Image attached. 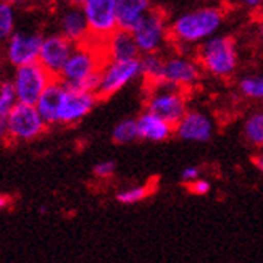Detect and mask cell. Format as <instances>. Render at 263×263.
<instances>
[{"mask_svg":"<svg viewBox=\"0 0 263 263\" xmlns=\"http://www.w3.org/2000/svg\"><path fill=\"white\" fill-rule=\"evenodd\" d=\"M226 2L236 8L250 11V13H255V15L263 11V0H226Z\"/></svg>","mask_w":263,"mask_h":263,"instance_id":"obj_28","label":"cell"},{"mask_svg":"<svg viewBox=\"0 0 263 263\" xmlns=\"http://www.w3.org/2000/svg\"><path fill=\"white\" fill-rule=\"evenodd\" d=\"M10 144L8 142V129H7V121L5 118H0V145Z\"/></svg>","mask_w":263,"mask_h":263,"instance_id":"obj_32","label":"cell"},{"mask_svg":"<svg viewBox=\"0 0 263 263\" xmlns=\"http://www.w3.org/2000/svg\"><path fill=\"white\" fill-rule=\"evenodd\" d=\"M115 170H117V165L113 163L111 160H104V162H99L94 166L92 173L97 179L105 181V179H110L113 175H115Z\"/></svg>","mask_w":263,"mask_h":263,"instance_id":"obj_27","label":"cell"},{"mask_svg":"<svg viewBox=\"0 0 263 263\" xmlns=\"http://www.w3.org/2000/svg\"><path fill=\"white\" fill-rule=\"evenodd\" d=\"M141 78V62L126 60V62H111L107 60L100 70L99 86L96 94L100 99H108L120 92L128 84Z\"/></svg>","mask_w":263,"mask_h":263,"instance_id":"obj_9","label":"cell"},{"mask_svg":"<svg viewBox=\"0 0 263 263\" xmlns=\"http://www.w3.org/2000/svg\"><path fill=\"white\" fill-rule=\"evenodd\" d=\"M154 7H155L154 0H118L117 2L118 29L131 32Z\"/></svg>","mask_w":263,"mask_h":263,"instance_id":"obj_18","label":"cell"},{"mask_svg":"<svg viewBox=\"0 0 263 263\" xmlns=\"http://www.w3.org/2000/svg\"><path fill=\"white\" fill-rule=\"evenodd\" d=\"M16 31V10L15 7L0 0V42H7Z\"/></svg>","mask_w":263,"mask_h":263,"instance_id":"obj_23","label":"cell"},{"mask_svg":"<svg viewBox=\"0 0 263 263\" xmlns=\"http://www.w3.org/2000/svg\"><path fill=\"white\" fill-rule=\"evenodd\" d=\"M5 2H8V4H11L13 7H16V5H25V4L31 2V0H5Z\"/></svg>","mask_w":263,"mask_h":263,"instance_id":"obj_35","label":"cell"},{"mask_svg":"<svg viewBox=\"0 0 263 263\" xmlns=\"http://www.w3.org/2000/svg\"><path fill=\"white\" fill-rule=\"evenodd\" d=\"M187 187H189V191L194 194V196H207V194L210 192V189H212L210 182L207 179H203V178H199L194 182H191Z\"/></svg>","mask_w":263,"mask_h":263,"instance_id":"obj_29","label":"cell"},{"mask_svg":"<svg viewBox=\"0 0 263 263\" xmlns=\"http://www.w3.org/2000/svg\"><path fill=\"white\" fill-rule=\"evenodd\" d=\"M139 139L148 142H163L175 134V126L151 111H142L136 118Z\"/></svg>","mask_w":263,"mask_h":263,"instance_id":"obj_17","label":"cell"},{"mask_svg":"<svg viewBox=\"0 0 263 263\" xmlns=\"http://www.w3.org/2000/svg\"><path fill=\"white\" fill-rule=\"evenodd\" d=\"M179 2H191V0H179Z\"/></svg>","mask_w":263,"mask_h":263,"instance_id":"obj_38","label":"cell"},{"mask_svg":"<svg viewBox=\"0 0 263 263\" xmlns=\"http://www.w3.org/2000/svg\"><path fill=\"white\" fill-rule=\"evenodd\" d=\"M213 120L200 110H189L175 126V136L187 142H209L213 136Z\"/></svg>","mask_w":263,"mask_h":263,"instance_id":"obj_15","label":"cell"},{"mask_svg":"<svg viewBox=\"0 0 263 263\" xmlns=\"http://www.w3.org/2000/svg\"><path fill=\"white\" fill-rule=\"evenodd\" d=\"M203 2H215V4H220L221 0H203Z\"/></svg>","mask_w":263,"mask_h":263,"instance_id":"obj_37","label":"cell"},{"mask_svg":"<svg viewBox=\"0 0 263 263\" xmlns=\"http://www.w3.org/2000/svg\"><path fill=\"white\" fill-rule=\"evenodd\" d=\"M63 92H65V86L59 79H53L49 84V87L44 90V94L37 100V104L34 105L47 126H53L59 121V110H60Z\"/></svg>","mask_w":263,"mask_h":263,"instance_id":"obj_19","label":"cell"},{"mask_svg":"<svg viewBox=\"0 0 263 263\" xmlns=\"http://www.w3.org/2000/svg\"><path fill=\"white\" fill-rule=\"evenodd\" d=\"M199 178H200V170L197 166H186L181 171V181L187 186Z\"/></svg>","mask_w":263,"mask_h":263,"instance_id":"obj_30","label":"cell"},{"mask_svg":"<svg viewBox=\"0 0 263 263\" xmlns=\"http://www.w3.org/2000/svg\"><path fill=\"white\" fill-rule=\"evenodd\" d=\"M226 21V8L221 4L203 2L181 10L170 18V37L176 52L194 55L197 47L220 34Z\"/></svg>","mask_w":263,"mask_h":263,"instance_id":"obj_1","label":"cell"},{"mask_svg":"<svg viewBox=\"0 0 263 263\" xmlns=\"http://www.w3.org/2000/svg\"><path fill=\"white\" fill-rule=\"evenodd\" d=\"M155 184H139V186H133V187H126L117 194V200L123 205H136L142 200H145L147 197H151L154 191H155Z\"/></svg>","mask_w":263,"mask_h":263,"instance_id":"obj_24","label":"cell"},{"mask_svg":"<svg viewBox=\"0 0 263 263\" xmlns=\"http://www.w3.org/2000/svg\"><path fill=\"white\" fill-rule=\"evenodd\" d=\"M252 163L260 171V173L263 175V152H260V154H257V155L252 157Z\"/></svg>","mask_w":263,"mask_h":263,"instance_id":"obj_33","label":"cell"},{"mask_svg":"<svg viewBox=\"0 0 263 263\" xmlns=\"http://www.w3.org/2000/svg\"><path fill=\"white\" fill-rule=\"evenodd\" d=\"M57 29H59V34L74 45H81L90 41L87 21L81 7L66 4V7H63L57 16Z\"/></svg>","mask_w":263,"mask_h":263,"instance_id":"obj_14","label":"cell"},{"mask_svg":"<svg viewBox=\"0 0 263 263\" xmlns=\"http://www.w3.org/2000/svg\"><path fill=\"white\" fill-rule=\"evenodd\" d=\"M196 59L205 74L215 79H231L239 68V49L231 34H216L196 50Z\"/></svg>","mask_w":263,"mask_h":263,"instance_id":"obj_3","label":"cell"},{"mask_svg":"<svg viewBox=\"0 0 263 263\" xmlns=\"http://www.w3.org/2000/svg\"><path fill=\"white\" fill-rule=\"evenodd\" d=\"M242 134L250 145L263 147V108L252 111L244 120Z\"/></svg>","mask_w":263,"mask_h":263,"instance_id":"obj_22","label":"cell"},{"mask_svg":"<svg viewBox=\"0 0 263 263\" xmlns=\"http://www.w3.org/2000/svg\"><path fill=\"white\" fill-rule=\"evenodd\" d=\"M136 139H139V134H137L136 120H133V118H126V120L120 121L111 131V141L118 145L131 144Z\"/></svg>","mask_w":263,"mask_h":263,"instance_id":"obj_25","label":"cell"},{"mask_svg":"<svg viewBox=\"0 0 263 263\" xmlns=\"http://www.w3.org/2000/svg\"><path fill=\"white\" fill-rule=\"evenodd\" d=\"M117 2L118 0H87L81 7L92 42L102 44L118 29Z\"/></svg>","mask_w":263,"mask_h":263,"instance_id":"obj_10","label":"cell"},{"mask_svg":"<svg viewBox=\"0 0 263 263\" xmlns=\"http://www.w3.org/2000/svg\"><path fill=\"white\" fill-rule=\"evenodd\" d=\"M236 86L241 97L252 102H263V71L247 73L241 76L237 79Z\"/></svg>","mask_w":263,"mask_h":263,"instance_id":"obj_21","label":"cell"},{"mask_svg":"<svg viewBox=\"0 0 263 263\" xmlns=\"http://www.w3.org/2000/svg\"><path fill=\"white\" fill-rule=\"evenodd\" d=\"M99 97L96 92L81 89H71L65 86V92L62 97V104L59 110V121L62 126H73L81 123L97 105Z\"/></svg>","mask_w":263,"mask_h":263,"instance_id":"obj_12","label":"cell"},{"mask_svg":"<svg viewBox=\"0 0 263 263\" xmlns=\"http://www.w3.org/2000/svg\"><path fill=\"white\" fill-rule=\"evenodd\" d=\"M252 29H254V37H255V41L263 47V11L255 16Z\"/></svg>","mask_w":263,"mask_h":263,"instance_id":"obj_31","label":"cell"},{"mask_svg":"<svg viewBox=\"0 0 263 263\" xmlns=\"http://www.w3.org/2000/svg\"><path fill=\"white\" fill-rule=\"evenodd\" d=\"M102 50L107 60L111 62H126L141 59L139 49H137L136 41L129 31L117 29L102 42Z\"/></svg>","mask_w":263,"mask_h":263,"instance_id":"obj_16","label":"cell"},{"mask_svg":"<svg viewBox=\"0 0 263 263\" xmlns=\"http://www.w3.org/2000/svg\"><path fill=\"white\" fill-rule=\"evenodd\" d=\"M170 18L166 10L155 5L131 31L141 55L163 53L168 45H171Z\"/></svg>","mask_w":263,"mask_h":263,"instance_id":"obj_4","label":"cell"},{"mask_svg":"<svg viewBox=\"0 0 263 263\" xmlns=\"http://www.w3.org/2000/svg\"><path fill=\"white\" fill-rule=\"evenodd\" d=\"M145 111H151L176 126L181 118L189 111L187 92L168 84H157L147 87Z\"/></svg>","mask_w":263,"mask_h":263,"instance_id":"obj_5","label":"cell"},{"mask_svg":"<svg viewBox=\"0 0 263 263\" xmlns=\"http://www.w3.org/2000/svg\"><path fill=\"white\" fill-rule=\"evenodd\" d=\"M42 41H44V36L39 31H31V29L18 31L16 29L13 32V36L5 42L4 55L7 62L15 68L37 63Z\"/></svg>","mask_w":263,"mask_h":263,"instance_id":"obj_11","label":"cell"},{"mask_svg":"<svg viewBox=\"0 0 263 263\" xmlns=\"http://www.w3.org/2000/svg\"><path fill=\"white\" fill-rule=\"evenodd\" d=\"M11 205V199L7 196H0V210H5Z\"/></svg>","mask_w":263,"mask_h":263,"instance_id":"obj_34","label":"cell"},{"mask_svg":"<svg viewBox=\"0 0 263 263\" xmlns=\"http://www.w3.org/2000/svg\"><path fill=\"white\" fill-rule=\"evenodd\" d=\"M0 52H2V49H0Z\"/></svg>","mask_w":263,"mask_h":263,"instance_id":"obj_39","label":"cell"},{"mask_svg":"<svg viewBox=\"0 0 263 263\" xmlns=\"http://www.w3.org/2000/svg\"><path fill=\"white\" fill-rule=\"evenodd\" d=\"M10 144H26L39 139L49 126L34 105L16 104L5 117Z\"/></svg>","mask_w":263,"mask_h":263,"instance_id":"obj_6","label":"cell"},{"mask_svg":"<svg viewBox=\"0 0 263 263\" xmlns=\"http://www.w3.org/2000/svg\"><path fill=\"white\" fill-rule=\"evenodd\" d=\"M73 50H74V44L65 39L62 34L59 32L47 34V36H44L37 63L57 79L65 68L68 59L71 57Z\"/></svg>","mask_w":263,"mask_h":263,"instance_id":"obj_13","label":"cell"},{"mask_svg":"<svg viewBox=\"0 0 263 263\" xmlns=\"http://www.w3.org/2000/svg\"><path fill=\"white\" fill-rule=\"evenodd\" d=\"M18 104L11 81H0V118H5Z\"/></svg>","mask_w":263,"mask_h":263,"instance_id":"obj_26","label":"cell"},{"mask_svg":"<svg viewBox=\"0 0 263 263\" xmlns=\"http://www.w3.org/2000/svg\"><path fill=\"white\" fill-rule=\"evenodd\" d=\"M53 76L45 71L39 63L26 65L21 68H15L13 78L10 79L13 84L18 104L36 105L44 90L53 81Z\"/></svg>","mask_w":263,"mask_h":263,"instance_id":"obj_8","label":"cell"},{"mask_svg":"<svg viewBox=\"0 0 263 263\" xmlns=\"http://www.w3.org/2000/svg\"><path fill=\"white\" fill-rule=\"evenodd\" d=\"M105 62L107 59L102 50V44L89 41L81 45H74L71 57L57 79L66 87L96 92L100 70Z\"/></svg>","mask_w":263,"mask_h":263,"instance_id":"obj_2","label":"cell"},{"mask_svg":"<svg viewBox=\"0 0 263 263\" xmlns=\"http://www.w3.org/2000/svg\"><path fill=\"white\" fill-rule=\"evenodd\" d=\"M202 73L203 71L196 55L181 53L175 50L170 55H165L162 83L160 84H168L187 92L200 83Z\"/></svg>","mask_w":263,"mask_h":263,"instance_id":"obj_7","label":"cell"},{"mask_svg":"<svg viewBox=\"0 0 263 263\" xmlns=\"http://www.w3.org/2000/svg\"><path fill=\"white\" fill-rule=\"evenodd\" d=\"M141 78L145 81L147 87H152L162 83L165 53H148L141 55Z\"/></svg>","mask_w":263,"mask_h":263,"instance_id":"obj_20","label":"cell"},{"mask_svg":"<svg viewBox=\"0 0 263 263\" xmlns=\"http://www.w3.org/2000/svg\"><path fill=\"white\" fill-rule=\"evenodd\" d=\"M86 2H87V0H66V4H70V5H76V7H83Z\"/></svg>","mask_w":263,"mask_h":263,"instance_id":"obj_36","label":"cell"}]
</instances>
